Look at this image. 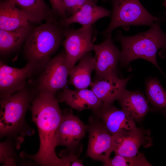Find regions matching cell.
Listing matches in <instances>:
<instances>
[{
    "instance_id": "cell-1",
    "label": "cell",
    "mask_w": 166,
    "mask_h": 166,
    "mask_svg": "<svg viewBox=\"0 0 166 166\" xmlns=\"http://www.w3.org/2000/svg\"><path fill=\"white\" fill-rule=\"evenodd\" d=\"M31 111L32 121L38 132L40 146L36 154L25 153V157L42 166H63L55 152L57 132L62 115L55 95L39 91L33 98Z\"/></svg>"
},
{
    "instance_id": "cell-2",
    "label": "cell",
    "mask_w": 166,
    "mask_h": 166,
    "mask_svg": "<svg viewBox=\"0 0 166 166\" xmlns=\"http://www.w3.org/2000/svg\"><path fill=\"white\" fill-rule=\"evenodd\" d=\"M116 38L121 45L119 61L122 66L128 65L136 59H144L155 66L166 78L156 60L159 49L166 50V34L161 30L159 22L154 24L148 31L134 36H125L119 32Z\"/></svg>"
},
{
    "instance_id": "cell-3",
    "label": "cell",
    "mask_w": 166,
    "mask_h": 166,
    "mask_svg": "<svg viewBox=\"0 0 166 166\" xmlns=\"http://www.w3.org/2000/svg\"><path fill=\"white\" fill-rule=\"evenodd\" d=\"M64 31L55 18L32 29L26 39L24 52L28 62L37 67L45 66L59 48Z\"/></svg>"
},
{
    "instance_id": "cell-4",
    "label": "cell",
    "mask_w": 166,
    "mask_h": 166,
    "mask_svg": "<svg viewBox=\"0 0 166 166\" xmlns=\"http://www.w3.org/2000/svg\"><path fill=\"white\" fill-rule=\"evenodd\" d=\"M33 99L31 93L24 89L1 98V138L16 137L19 134L25 135L24 132L28 128L25 115Z\"/></svg>"
},
{
    "instance_id": "cell-5",
    "label": "cell",
    "mask_w": 166,
    "mask_h": 166,
    "mask_svg": "<svg viewBox=\"0 0 166 166\" xmlns=\"http://www.w3.org/2000/svg\"><path fill=\"white\" fill-rule=\"evenodd\" d=\"M110 23L103 34L107 36L117 27L131 25L152 26L157 18L150 14L139 0H113Z\"/></svg>"
},
{
    "instance_id": "cell-6",
    "label": "cell",
    "mask_w": 166,
    "mask_h": 166,
    "mask_svg": "<svg viewBox=\"0 0 166 166\" xmlns=\"http://www.w3.org/2000/svg\"><path fill=\"white\" fill-rule=\"evenodd\" d=\"M86 126L89 140L86 156L101 161L103 164H105L113 152V135L93 115L89 117V123Z\"/></svg>"
},
{
    "instance_id": "cell-7",
    "label": "cell",
    "mask_w": 166,
    "mask_h": 166,
    "mask_svg": "<svg viewBox=\"0 0 166 166\" xmlns=\"http://www.w3.org/2000/svg\"><path fill=\"white\" fill-rule=\"evenodd\" d=\"M93 34L92 26L76 30L69 29L64 31L65 38L63 43L66 63L70 70L82 57L93 50Z\"/></svg>"
},
{
    "instance_id": "cell-8",
    "label": "cell",
    "mask_w": 166,
    "mask_h": 166,
    "mask_svg": "<svg viewBox=\"0 0 166 166\" xmlns=\"http://www.w3.org/2000/svg\"><path fill=\"white\" fill-rule=\"evenodd\" d=\"M70 71L66 63L65 52L51 59L39 79V91L55 95L58 90L66 88Z\"/></svg>"
},
{
    "instance_id": "cell-9",
    "label": "cell",
    "mask_w": 166,
    "mask_h": 166,
    "mask_svg": "<svg viewBox=\"0 0 166 166\" xmlns=\"http://www.w3.org/2000/svg\"><path fill=\"white\" fill-rule=\"evenodd\" d=\"M86 125L72 110L66 109L62 112V117L57 132V146L65 147L75 150H82L81 140L85 136Z\"/></svg>"
},
{
    "instance_id": "cell-10",
    "label": "cell",
    "mask_w": 166,
    "mask_h": 166,
    "mask_svg": "<svg viewBox=\"0 0 166 166\" xmlns=\"http://www.w3.org/2000/svg\"><path fill=\"white\" fill-rule=\"evenodd\" d=\"M93 50L95 64V75L93 81L117 76L120 52L114 45L111 34L107 36L102 43L94 45Z\"/></svg>"
},
{
    "instance_id": "cell-11",
    "label": "cell",
    "mask_w": 166,
    "mask_h": 166,
    "mask_svg": "<svg viewBox=\"0 0 166 166\" xmlns=\"http://www.w3.org/2000/svg\"><path fill=\"white\" fill-rule=\"evenodd\" d=\"M113 136V152L123 156H134L140 152V146L146 148L152 144L150 131L137 127Z\"/></svg>"
},
{
    "instance_id": "cell-12",
    "label": "cell",
    "mask_w": 166,
    "mask_h": 166,
    "mask_svg": "<svg viewBox=\"0 0 166 166\" xmlns=\"http://www.w3.org/2000/svg\"><path fill=\"white\" fill-rule=\"evenodd\" d=\"M37 67L28 62L22 68L9 66L2 61L0 63L1 98L7 97L24 89L26 79Z\"/></svg>"
},
{
    "instance_id": "cell-13",
    "label": "cell",
    "mask_w": 166,
    "mask_h": 166,
    "mask_svg": "<svg viewBox=\"0 0 166 166\" xmlns=\"http://www.w3.org/2000/svg\"><path fill=\"white\" fill-rule=\"evenodd\" d=\"M92 111L93 115L100 120L113 136L137 127L134 120L121 108L119 109L113 105Z\"/></svg>"
},
{
    "instance_id": "cell-14",
    "label": "cell",
    "mask_w": 166,
    "mask_h": 166,
    "mask_svg": "<svg viewBox=\"0 0 166 166\" xmlns=\"http://www.w3.org/2000/svg\"><path fill=\"white\" fill-rule=\"evenodd\" d=\"M130 77L120 79L117 76L106 79L92 81L90 86L97 97L103 103L102 107L109 106L121 97Z\"/></svg>"
},
{
    "instance_id": "cell-15",
    "label": "cell",
    "mask_w": 166,
    "mask_h": 166,
    "mask_svg": "<svg viewBox=\"0 0 166 166\" xmlns=\"http://www.w3.org/2000/svg\"><path fill=\"white\" fill-rule=\"evenodd\" d=\"M58 102H64L73 109L81 112L86 109L93 110L101 108L103 103L92 90L87 88L63 89L60 93Z\"/></svg>"
},
{
    "instance_id": "cell-16",
    "label": "cell",
    "mask_w": 166,
    "mask_h": 166,
    "mask_svg": "<svg viewBox=\"0 0 166 166\" xmlns=\"http://www.w3.org/2000/svg\"><path fill=\"white\" fill-rule=\"evenodd\" d=\"M96 2H91L83 5L76 13L60 21V25L67 26L70 24L77 23L81 24L82 27H88L100 19L109 16L111 12L102 7L96 4Z\"/></svg>"
},
{
    "instance_id": "cell-17",
    "label": "cell",
    "mask_w": 166,
    "mask_h": 166,
    "mask_svg": "<svg viewBox=\"0 0 166 166\" xmlns=\"http://www.w3.org/2000/svg\"><path fill=\"white\" fill-rule=\"evenodd\" d=\"M117 100L121 109L135 121H141L150 110L147 101L139 90L125 89Z\"/></svg>"
},
{
    "instance_id": "cell-18",
    "label": "cell",
    "mask_w": 166,
    "mask_h": 166,
    "mask_svg": "<svg viewBox=\"0 0 166 166\" xmlns=\"http://www.w3.org/2000/svg\"><path fill=\"white\" fill-rule=\"evenodd\" d=\"M23 11L12 0H5L0 4V30H12L30 26Z\"/></svg>"
},
{
    "instance_id": "cell-19",
    "label": "cell",
    "mask_w": 166,
    "mask_h": 166,
    "mask_svg": "<svg viewBox=\"0 0 166 166\" xmlns=\"http://www.w3.org/2000/svg\"><path fill=\"white\" fill-rule=\"evenodd\" d=\"M79 60L78 64L70 70L69 82L76 89L87 88L92 82L91 74L95 69V59L89 52Z\"/></svg>"
},
{
    "instance_id": "cell-20",
    "label": "cell",
    "mask_w": 166,
    "mask_h": 166,
    "mask_svg": "<svg viewBox=\"0 0 166 166\" xmlns=\"http://www.w3.org/2000/svg\"><path fill=\"white\" fill-rule=\"evenodd\" d=\"M25 14L29 22L38 23L55 18L54 13L43 0H12Z\"/></svg>"
},
{
    "instance_id": "cell-21",
    "label": "cell",
    "mask_w": 166,
    "mask_h": 166,
    "mask_svg": "<svg viewBox=\"0 0 166 166\" xmlns=\"http://www.w3.org/2000/svg\"><path fill=\"white\" fill-rule=\"evenodd\" d=\"M32 29L30 25L12 30H0L1 53H6L18 48Z\"/></svg>"
},
{
    "instance_id": "cell-22",
    "label": "cell",
    "mask_w": 166,
    "mask_h": 166,
    "mask_svg": "<svg viewBox=\"0 0 166 166\" xmlns=\"http://www.w3.org/2000/svg\"><path fill=\"white\" fill-rule=\"evenodd\" d=\"M145 93L148 100L154 108L166 115V90L157 79H148Z\"/></svg>"
},
{
    "instance_id": "cell-23",
    "label": "cell",
    "mask_w": 166,
    "mask_h": 166,
    "mask_svg": "<svg viewBox=\"0 0 166 166\" xmlns=\"http://www.w3.org/2000/svg\"><path fill=\"white\" fill-rule=\"evenodd\" d=\"M105 166H150L152 165L147 160L143 152H139L131 157H125L115 154L113 158H109Z\"/></svg>"
},
{
    "instance_id": "cell-24",
    "label": "cell",
    "mask_w": 166,
    "mask_h": 166,
    "mask_svg": "<svg viewBox=\"0 0 166 166\" xmlns=\"http://www.w3.org/2000/svg\"><path fill=\"white\" fill-rule=\"evenodd\" d=\"M10 138L0 143V161L4 166H16L18 163L14 145Z\"/></svg>"
},
{
    "instance_id": "cell-25",
    "label": "cell",
    "mask_w": 166,
    "mask_h": 166,
    "mask_svg": "<svg viewBox=\"0 0 166 166\" xmlns=\"http://www.w3.org/2000/svg\"><path fill=\"white\" fill-rule=\"evenodd\" d=\"M82 150H75L66 148L59 153L63 166H84L82 160L78 158Z\"/></svg>"
},
{
    "instance_id": "cell-26",
    "label": "cell",
    "mask_w": 166,
    "mask_h": 166,
    "mask_svg": "<svg viewBox=\"0 0 166 166\" xmlns=\"http://www.w3.org/2000/svg\"><path fill=\"white\" fill-rule=\"evenodd\" d=\"M91 2H97V0H64L63 9L66 16H71L77 12L85 4Z\"/></svg>"
},
{
    "instance_id": "cell-27",
    "label": "cell",
    "mask_w": 166,
    "mask_h": 166,
    "mask_svg": "<svg viewBox=\"0 0 166 166\" xmlns=\"http://www.w3.org/2000/svg\"><path fill=\"white\" fill-rule=\"evenodd\" d=\"M64 0H49L52 7V11L54 13L62 18H67V16L63 9Z\"/></svg>"
},
{
    "instance_id": "cell-28",
    "label": "cell",
    "mask_w": 166,
    "mask_h": 166,
    "mask_svg": "<svg viewBox=\"0 0 166 166\" xmlns=\"http://www.w3.org/2000/svg\"><path fill=\"white\" fill-rule=\"evenodd\" d=\"M164 6L166 7V0H165L164 3Z\"/></svg>"
},
{
    "instance_id": "cell-29",
    "label": "cell",
    "mask_w": 166,
    "mask_h": 166,
    "mask_svg": "<svg viewBox=\"0 0 166 166\" xmlns=\"http://www.w3.org/2000/svg\"><path fill=\"white\" fill-rule=\"evenodd\" d=\"M165 14H166V13H165ZM165 19H166V18H165Z\"/></svg>"
}]
</instances>
